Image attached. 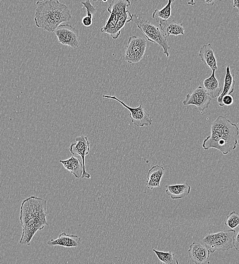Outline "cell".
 Wrapping results in <instances>:
<instances>
[{"label":"cell","mask_w":239,"mask_h":264,"mask_svg":"<svg viewBox=\"0 0 239 264\" xmlns=\"http://www.w3.org/2000/svg\"><path fill=\"white\" fill-rule=\"evenodd\" d=\"M212 98L204 88L199 86L193 91L191 94H187L183 104L185 106H194L201 112L208 108Z\"/></svg>","instance_id":"obj_10"},{"label":"cell","mask_w":239,"mask_h":264,"mask_svg":"<svg viewBox=\"0 0 239 264\" xmlns=\"http://www.w3.org/2000/svg\"><path fill=\"white\" fill-rule=\"evenodd\" d=\"M159 26L166 38L170 35L177 36L184 34L185 29L182 24H178L174 20L169 18L166 20L161 21Z\"/></svg>","instance_id":"obj_14"},{"label":"cell","mask_w":239,"mask_h":264,"mask_svg":"<svg viewBox=\"0 0 239 264\" xmlns=\"http://www.w3.org/2000/svg\"><path fill=\"white\" fill-rule=\"evenodd\" d=\"M147 48L146 40L141 37L129 38L123 55L124 60L129 64H137L143 58Z\"/></svg>","instance_id":"obj_5"},{"label":"cell","mask_w":239,"mask_h":264,"mask_svg":"<svg viewBox=\"0 0 239 264\" xmlns=\"http://www.w3.org/2000/svg\"><path fill=\"white\" fill-rule=\"evenodd\" d=\"M235 231L230 229L220 230L214 234H208L202 240V243L210 252H225L234 248Z\"/></svg>","instance_id":"obj_4"},{"label":"cell","mask_w":239,"mask_h":264,"mask_svg":"<svg viewBox=\"0 0 239 264\" xmlns=\"http://www.w3.org/2000/svg\"><path fill=\"white\" fill-rule=\"evenodd\" d=\"M103 98L112 99L121 104L130 112L129 116L131 122L136 126L143 127L151 126L153 120L150 114L145 110L142 105L137 108H132L127 106L124 102L120 100L116 96L104 95Z\"/></svg>","instance_id":"obj_8"},{"label":"cell","mask_w":239,"mask_h":264,"mask_svg":"<svg viewBox=\"0 0 239 264\" xmlns=\"http://www.w3.org/2000/svg\"><path fill=\"white\" fill-rule=\"evenodd\" d=\"M222 134L227 138L237 139L239 135L238 128L235 124H232L229 120L226 118L223 126Z\"/></svg>","instance_id":"obj_23"},{"label":"cell","mask_w":239,"mask_h":264,"mask_svg":"<svg viewBox=\"0 0 239 264\" xmlns=\"http://www.w3.org/2000/svg\"><path fill=\"white\" fill-rule=\"evenodd\" d=\"M233 102V98L231 94L224 96L222 99V107L230 106Z\"/></svg>","instance_id":"obj_27"},{"label":"cell","mask_w":239,"mask_h":264,"mask_svg":"<svg viewBox=\"0 0 239 264\" xmlns=\"http://www.w3.org/2000/svg\"><path fill=\"white\" fill-rule=\"evenodd\" d=\"M174 0H168L167 4L161 10H156L153 12L152 18L157 22L166 20L171 16V6Z\"/></svg>","instance_id":"obj_22"},{"label":"cell","mask_w":239,"mask_h":264,"mask_svg":"<svg viewBox=\"0 0 239 264\" xmlns=\"http://www.w3.org/2000/svg\"><path fill=\"white\" fill-rule=\"evenodd\" d=\"M224 224L231 229L239 228V214L233 211L227 216Z\"/></svg>","instance_id":"obj_26"},{"label":"cell","mask_w":239,"mask_h":264,"mask_svg":"<svg viewBox=\"0 0 239 264\" xmlns=\"http://www.w3.org/2000/svg\"><path fill=\"white\" fill-rule=\"evenodd\" d=\"M188 252L190 258L195 264L205 262L210 256V252L205 246L196 242L190 246Z\"/></svg>","instance_id":"obj_12"},{"label":"cell","mask_w":239,"mask_h":264,"mask_svg":"<svg viewBox=\"0 0 239 264\" xmlns=\"http://www.w3.org/2000/svg\"><path fill=\"white\" fill-rule=\"evenodd\" d=\"M165 192L172 200H180L190 192L191 186L188 183L181 184L167 185Z\"/></svg>","instance_id":"obj_17"},{"label":"cell","mask_w":239,"mask_h":264,"mask_svg":"<svg viewBox=\"0 0 239 264\" xmlns=\"http://www.w3.org/2000/svg\"><path fill=\"white\" fill-rule=\"evenodd\" d=\"M233 8H236L238 10H239V0H234L233 1Z\"/></svg>","instance_id":"obj_29"},{"label":"cell","mask_w":239,"mask_h":264,"mask_svg":"<svg viewBox=\"0 0 239 264\" xmlns=\"http://www.w3.org/2000/svg\"><path fill=\"white\" fill-rule=\"evenodd\" d=\"M133 14L127 10L118 20L114 30L110 34V36L114 40L118 38L121 34V30L124 26L126 22H129L132 20Z\"/></svg>","instance_id":"obj_21"},{"label":"cell","mask_w":239,"mask_h":264,"mask_svg":"<svg viewBox=\"0 0 239 264\" xmlns=\"http://www.w3.org/2000/svg\"><path fill=\"white\" fill-rule=\"evenodd\" d=\"M237 144V139L227 138L223 135L218 138L210 136L203 141L202 146L206 150L211 148H216L226 155L235 149Z\"/></svg>","instance_id":"obj_9"},{"label":"cell","mask_w":239,"mask_h":264,"mask_svg":"<svg viewBox=\"0 0 239 264\" xmlns=\"http://www.w3.org/2000/svg\"><path fill=\"white\" fill-rule=\"evenodd\" d=\"M132 22L135 23L136 27L141 30L148 41L160 46L163 50L164 54L167 58L169 57L168 50L170 47L166 38L157 26L148 20H142L138 16L134 14Z\"/></svg>","instance_id":"obj_3"},{"label":"cell","mask_w":239,"mask_h":264,"mask_svg":"<svg viewBox=\"0 0 239 264\" xmlns=\"http://www.w3.org/2000/svg\"><path fill=\"white\" fill-rule=\"evenodd\" d=\"M35 21L37 26L50 32L55 31L63 22H70L72 16L70 10L58 0H44L37 2Z\"/></svg>","instance_id":"obj_2"},{"label":"cell","mask_w":239,"mask_h":264,"mask_svg":"<svg viewBox=\"0 0 239 264\" xmlns=\"http://www.w3.org/2000/svg\"><path fill=\"white\" fill-rule=\"evenodd\" d=\"M48 214L47 200L36 196H31L23 200L20 218L23 227L20 244L30 245L37 232L48 226L47 220Z\"/></svg>","instance_id":"obj_1"},{"label":"cell","mask_w":239,"mask_h":264,"mask_svg":"<svg viewBox=\"0 0 239 264\" xmlns=\"http://www.w3.org/2000/svg\"><path fill=\"white\" fill-rule=\"evenodd\" d=\"M164 168L159 165H155V166H153L147 174L146 186L151 190L160 187V182L164 174Z\"/></svg>","instance_id":"obj_16"},{"label":"cell","mask_w":239,"mask_h":264,"mask_svg":"<svg viewBox=\"0 0 239 264\" xmlns=\"http://www.w3.org/2000/svg\"><path fill=\"white\" fill-rule=\"evenodd\" d=\"M59 43L74 49L80 45L79 31L71 25L61 24L54 32Z\"/></svg>","instance_id":"obj_7"},{"label":"cell","mask_w":239,"mask_h":264,"mask_svg":"<svg viewBox=\"0 0 239 264\" xmlns=\"http://www.w3.org/2000/svg\"><path fill=\"white\" fill-rule=\"evenodd\" d=\"M234 248L239 252V230L235 232L234 238Z\"/></svg>","instance_id":"obj_28"},{"label":"cell","mask_w":239,"mask_h":264,"mask_svg":"<svg viewBox=\"0 0 239 264\" xmlns=\"http://www.w3.org/2000/svg\"><path fill=\"white\" fill-rule=\"evenodd\" d=\"M82 4L86 9L87 13V16L83 18L82 22L84 26L89 27L93 24V15L96 12V10L90 1L82 2Z\"/></svg>","instance_id":"obj_25"},{"label":"cell","mask_w":239,"mask_h":264,"mask_svg":"<svg viewBox=\"0 0 239 264\" xmlns=\"http://www.w3.org/2000/svg\"><path fill=\"white\" fill-rule=\"evenodd\" d=\"M77 144H73L70 146V152L73 155L80 156L82 157L83 164V174L82 179L87 178L90 179L91 176L86 171L85 168V157L90 152V144L87 137L81 136L76 138Z\"/></svg>","instance_id":"obj_11"},{"label":"cell","mask_w":239,"mask_h":264,"mask_svg":"<svg viewBox=\"0 0 239 264\" xmlns=\"http://www.w3.org/2000/svg\"><path fill=\"white\" fill-rule=\"evenodd\" d=\"M130 5L131 2L128 0H114L108 8L111 15L106 24L101 28V32L110 35L117 22L127 12L126 8Z\"/></svg>","instance_id":"obj_6"},{"label":"cell","mask_w":239,"mask_h":264,"mask_svg":"<svg viewBox=\"0 0 239 264\" xmlns=\"http://www.w3.org/2000/svg\"><path fill=\"white\" fill-rule=\"evenodd\" d=\"M153 251L163 264H179L178 260L171 250L165 252L153 249Z\"/></svg>","instance_id":"obj_24"},{"label":"cell","mask_w":239,"mask_h":264,"mask_svg":"<svg viewBox=\"0 0 239 264\" xmlns=\"http://www.w3.org/2000/svg\"><path fill=\"white\" fill-rule=\"evenodd\" d=\"M198 56L204 64L207 65L212 72L218 70L214 50L211 44L203 45L200 49Z\"/></svg>","instance_id":"obj_15"},{"label":"cell","mask_w":239,"mask_h":264,"mask_svg":"<svg viewBox=\"0 0 239 264\" xmlns=\"http://www.w3.org/2000/svg\"><path fill=\"white\" fill-rule=\"evenodd\" d=\"M51 246H61L66 248L79 247L81 245V238L77 236H71L63 232L56 240H51L47 242Z\"/></svg>","instance_id":"obj_13"},{"label":"cell","mask_w":239,"mask_h":264,"mask_svg":"<svg viewBox=\"0 0 239 264\" xmlns=\"http://www.w3.org/2000/svg\"><path fill=\"white\" fill-rule=\"evenodd\" d=\"M234 78L235 76L230 74L229 66L228 65L226 68L222 92L217 98V100L219 106L221 107H222V99L223 97L227 94H231L234 91L235 84Z\"/></svg>","instance_id":"obj_20"},{"label":"cell","mask_w":239,"mask_h":264,"mask_svg":"<svg viewBox=\"0 0 239 264\" xmlns=\"http://www.w3.org/2000/svg\"><path fill=\"white\" fill-rule=\"evenodd\" d=\"M64 168L71 172L76 178H81L83 174V164L80 160L74 156H72L67 160H60Z\"/></svg>","instance_id":"obj_18"},{"label":"cell","mask_w":239,"mask_h":264,"mask_svg":"<svg viewBox=\"0 0 239 264\" xmlns=\"http://www.w3.org/2000/svg\"><path fill=\"white\" fill-rule=\"evenodd\" d=\"M204 89L211 98L218 97L222 90V86L215 76V71H213L211 76L204 80Z\"/></svg>","instance_id":"obj_19"},{"label":"cell","mask_w":239,"mask_h":264,"mask_svg":"<svg viewBox=\"0 0 239 264\" xmlns=\"http://www.w3.org/2000/svg\"><path fill=\"white\" fill-rule=\"evenodd\" d=\"M207 5L209 6H213L214 5V2H212V1H207L206 2Z\"/></svg>","instance_id":"obj_30"}]
</instances>
